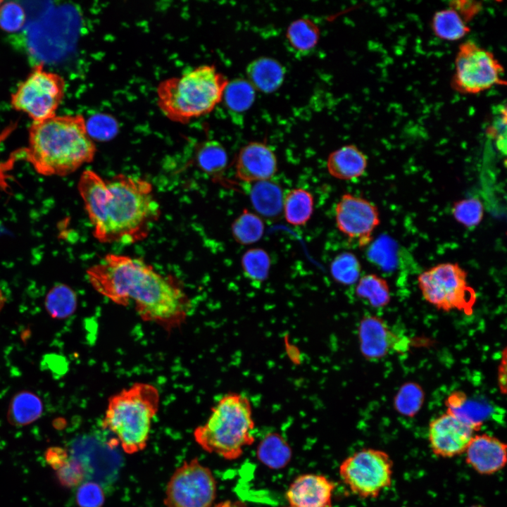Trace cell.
Wrapping results in <instances>:
<instances>
[{
    "label": "cell",
    "instance_id": "obj_7",
    "mask_svg": "<svg viewBox=\"0 0 507 507\" xmlns=\"http://www.w3.org/2000/svg\"><path fill=\"white\" fill-rule=\"evenodd\" d=\"M418 286L423 299L439 311L472 313L477 295L468 273L457 263H442L423 271Z\"/></svg>",
    "mask_w": 507,
    "mask_h": 507
},
{
    "label": "cell",
    "instance_id": "obj_43",
    "mask_svg": "<svg viewBox=\"0 0 507 507\" xmlns=\"http://www.w3.org/2000/svg\"><path fill=\"white\" fill-rule=\"evenodd\" d=\"M470 507H485V506H481V505H473V506H470Z\"/></svg>",
    "mask_w": 507,
    "mask_h": 507
},
{
    "label": "cell",
    "instance_id": "obj_22",
    "mask_svg": "<svg viewBox=\"0 0 507 507\" xmlns=\"http://www.w3.org/2000/svg\"><path fill=\"white\" fill-rule=\"evenodd\" d=\"M43 403L36 394L27 390L16 393L11 400L7 418L15 426H24L36 421L42 414Z\"/></svg>",
    "mask_w": 507,
    "mask_h": 507
},
{
    "label": "cell",
    "instance_id": "obj_30",
    "mask_svg": "<svg viewBox=\"0 0 507 507\" xmlns=\"http://www.w3.org/2000/svg\"><path fill=\"white\" fill-rule=\"evenodd\" d=\"M45 308L48 313L56 319H65L76 311L77 298L75 291L65 284L54 286L45 297Z\"/></svg>",
    "mask_w": 507,
    "mask_h": 507
},
{
    "label": "cell",
    "instance_id": "obj_24",
    "mask_svg": "<svg viewBox=\"0 0 507 507\" xmlns=\"http://www.w3.org/2000/svg\"><path fill=\"white\" fill-rule=\"evenodd\" d=\"M320 29L310 18H302L293 21L286 32L288 45L299 55L309 54L317 45Z\"/></svg>",
    "mask_w": 507,
    "mask_h": 507
},
{
    "label": "cell",
    "instance_id": "obj_41",
    "mask_svg": "<svg viewBox=\"0 0 507 507\" xmlns=\"http://www.w3.org/2000/svg\"><path fill=\"white\" fill-rule=\"evenodd\" d=\"M449 7L456 11L468 23L480 12L482 5L481 2L476 1L458 0L451 1Z\"/></svg>",
    "mask_w": 507,
    "mask_h": 507
},
{
    "label": "cell",
    "instance_id": "obj_23",
    "mask_svg": "<svg viewBox=\"0 0 507 507\" xmlns=\"http://www.w3.org/2000/svg\"><path fill=\"white\" fill-rule=\"evenodd\" d=\"M313 208V196L305 189H292L284 196L282 212L286 221L292 225H304L311 218Z\"/></svg>",
    "mask_w": 507,
    "mask_h": 507
},
{
    "label": "cell",
    "instance_id": "obj_5",
    "mask_svg": "<svg viewBox=\"0 0 507 507\" xmlns=\"http://www.w3.org/2000/svg\"><path fill=\"white\" fill-rule=\"evenodd\" d=\"M252 406L244 395L230 392L222 396L207 420L194 431V438L204 451L226 460H236L255 440Z\"/></svg>",
    "mask_w": 507,
    "mask_h": 507
},
{
    "label": "cell",
    "instance_id": "obj_40",
    "mask_svg": "<svg viewBox=\"0 0 507 507\" xmlns=\"http://www.w3.org/2000/svg\"><path fill=\"white\" fill-rule=\"evenodd\" d=\"M76 501L79 507H101L104 501L100 486L92 482L82 484L77 489Z\"/></svg>",
    "mask_w": 507,
    "mask_h": 507
},
{
    "label": "cell",
    "instance_id": "obj_34",
    "mask_svg": "<svg viewBox=\"0 0 507 507\" xmlns=\"http://www.w3.org/2000/svg\"><path fill=\"white\" fill-rule=\"evenodd\" d=\"M332 278L344 285H351L358 282L361 273V265L356 255L351 252H342L333 259L330 264Z\"/></svg>",
    "mask_w": 507,
    "mask_h": 507
},
{
    "label": "cell",
    "instance_id": "obj_11",
    "mask_svg": "<svg viewBox=\"0 0 507 507\" xmlns=\"http://www.w3.org/2000/svg\"><path fill=\"white\" fill-rule=\"evenodd\" d=\"M216 491L212 472L194 458L184 461L171 475L163 503L166 507H211Z\"/></svg>",
    "mask_w": 507,
    "mask_h": 507
},
{
    "label": "cell",
    "instance_id": "obj_1",
    "mask_svg": "<svg viewBox=\"0 0 507 507\" xmlns=\"http://www.w3.org/2000/svg\"><path fill=\"white\" fill-rule=\"evenodd\" d=\"M92 287L123 306H132L142 320L167 331L180 327L191 308L180 282L141 258L108 254L87 270Z\"/></svg>",
    "mask_w": 507,
    "mask_h": 507
},
{
    "label": "cell",
    "instance_id": "obj_38",
    "mask_svg": "<svg viewBox=\"0 0 507 507\" xmlns=\"http://www.w3.org/2000/svg\"><path fill=\"white\" fill-rule=\"evenodd\" d=\"M25 20L23 7L15 2L3 3L0 6V28L8 32L18 31Z\"/></svg>",
    "mask_w": 507,
    "mask_h": 507
},
{
    "label": "cell",
    "instance_id": "obj_42",
    "mask_svg": "<svg viewBox=\"0 0 507 507\" xmlns=\"http://www.w3.org/2000/svg\"><path fill=\"white\" fill-rule=\"evenodd\" d=\"M69 458L68 451L59 446L50 447L45 452L46 463L56 471L63 467Z\"/></svg>",
    "mask_w": 507,
    "mask_h": 507
},
{
    "label": "cell",
    "instance_id": "obj_12",
    "mask_svg": "<svg viewBox=\"0 0 507 507\" xmlns=\"http://www.w3.org/2000/svg\"><path fill=\"white\" fill-rule=\"evenodd\" d=\"M334 213L338 230L360 247L372 242L373 233L380 224L377 207L368 199L350 193L341 196Z\"/></svg>",
    "mask_w": 507,
    "mask_h": 507
},
{
    "label": "cell",
    "instance_id": "obj_17",
    "mask_svg": "<svg viewBox=\"0 0 507 507\" xmlns=\"http://www.w3.org/2000/svg\"><path fill=\"white\" fill-rule=\"evenodd\" d=\"M465 462L480 475H490L504 468L507 461L506 444L487 434H474L465 452Z\"/></svg>",
    "mask_w": 507,
    "mask_h": 507
},
{
    "label": "cell",
    "instance_id": "obj_19",
    "mask_svg": "<svg viewBox=\"0 0 507 507\" xmlns=\"http://www.w3.org/2000/svg\"><path fill=\"white\" fill-rule=\"evenodd\" d=\"M246 73L247 80L255 89L264 93H271L282 84L285 70L275 59L260 57L249 63Z\"/></svg>",
    "mask_w": 507,
    "mask_h": 507
},
{
    "label": "cell",
    "instance_id": "obj_4",
    "mask_svg": "<svg viewBox=\"0 0 507 507\" xmlns=\"http://www.w3.org/2000/svg\"><path fill=\"white\" fill-rule=\"evenodd\" d=\"M228 82L213 65H201L162 80L156 89L157 104L169 120L186 124L211 112L222 101Z\"/></svg>",
    "mask_w": 507,
    "mask_h": 507
},
{
    "label": "cell",
    "instance_id": "obj_31",
    "mask_svg": "<svg viewBox=\"0 0 507 507\" xmlns=\"http://www.w3.org/2000/svg\"><path fill=\"white\" fill-rule=\"evenodd\" d=\"M264 230L265 225L261 216L247 209H244L231 225L233 238L242 245L251 244L260 240Z\"/></svg>",
    "mask_w": 507,
    "mask_h": 507
},
{
    "label": "cell",
    "instance_id": "obj_44",
    "mask_svg": "<svg viewBox=\"0 0 507 507\" xmlns=\"http://www.w3.org/2000/svg\"><path fill=\"white\" fill-rule=\"evenodd\" d=\"M4 3L3 1H0V6Z\"/></svg>",
    "mask_w": 507,
    "mask_h": 507
},
{
    "label": "cell",
    "instance_id": "obj_27",
    "mask_svg": "<svg viewBox=\"0 0 507 507\" xmlns=\"http://www.w3.org/2000/svg\"><path fill=\"white\" fill-rule=\"evenodd\" d=\"M198 168L213 177L222 175L227 165L228 157L224 146L216 140H208L198 147L195 157Z\"/></svg>",
    "mask_w": 507,
    "mask_h": 507
},
{
    "label": "cell",
    "instance_id": "obj_3",
    "mask_svg": "<svg viewBox=\"0 0 507 507\" xmlns=\"http://www.w3.org/2000/svg\"><path fill=\"white\" fill-rule=\"evenodd\" d=\"M26 159L44 176H65L92 162L96 148L81 114L54 115L32 122Z\"/></svg>",
    "mask_w": 507,
    "mask_h": 507
},
{
    "label": "cell",
    "instance_id": "obj_10",
    "mask_svg": "<svg viewBox=\"0 0 507 507\" xmlns=\"http://www.w3.org/2000/svg\"><path fill=\"white\" fill-rule=\"evenodd\" d=\"M65 89V80L60 75L39 64L11 94V104L15 111L27 114L32 122L42 121L56 115Z\"/></svg>",
    "mask_w": 507,
    "mask_h": 507
},
{
    "label": "cell",
    "instance_id": "obj_13",
    "mask_svg": "<svg viewBox=\"0 0 507 507\" xmlns=\"http://www.w3.org/2000/svg\"><path fill=\"white\" fill-rule=\"evenodd\" d=\"M360 351L367 360H380L392 352L406 351L408 338L393 331L381 318L371 314L365 315L358 328Z\"/></svg>",
    "mask_w": 507,
    "mask_h": 507
},
{
    "label": "cell",
    "instance_id": "obj_26",
    "mask_svg": "<svg viewBox=\"0 0 507 507\" xmlns=\"http://www.w3.org/2000/svg\"><path fill=\"white\" fill-rule=\"evenodd\" d=\"M257 457L268 468L281 469L289 463L292 450L280 434L269 433L258 444Z\"/></svg>",
    "mask_w": 507,
    "mask_h": 507
},
{
    "label": "cell",
    "instance_id": "obj_6",
    "mask_svg": "<svg viewBox=\"0 0 507 507\" xmlns=\"http://www.w3.org/2000/svg\"><path fill=\"white\" fill-rule=\"evenodd\" d=\"M159 403V391L154 385L134 383L108 399L102 427L113 435L124 452L138 453L146 446Z\"/></svg>",
    "mask_w": 507,
    "mask_h": 507
},
{
    "label": "cell",
    "instance_id": "obj_29",
    "mask_svg": "<svg viewBox=\"0 0 507 507\" xmlns=\"http://www.w3.org/2000/svg\"><path fill=\"white\" fill-rule=\"evenodd\" d=\"M355 292L357 296L365 300L374 308L384 307L391 300L390 289L387 280L374 273L361 277L357 282Z\"/></svg>",
    "mask_w": 507,
    "mask_h": 507
},
{
    "label": "cell",
    "instance_id": "obj_15",
    "mask_svg": "<svg viewBox=\"0 0 507 507\" xmlns=\"http://www.w3.org/2000/svg\"><path fill=\"white\" fill-rule=\"evenodd\" d=\"M234 166L236 177L251 184L271 180L277 171V160L268 144L251 142L239 151Z\"/></svg>",
    "mask_w": 507,
    "mask_h": 507
},
{
    "label": "cell",
    "instance_id": "obj_16",
    "mask_svg": "<svg viewBox=\"0 0 507 507\" xmlns=\"http://www.w3.org/2000/svg\"><path fill=\"white\" fill-rule=\"evenodd\" d=\"M334 484L323 475L307 473L296 477L286 492L293 507H333Z\"/></svg>",
    "mask_w": 507,
    "mask_h": 507
},
{
    "label": "cell",
    "instance_id": "obj_20",
    "mask_svg": "<svg viewBox=\"0 0 507 507\" xmlns=\"http://www.w3.org/2000/svg\"><path fill=\"white\" fill-rule=\"evenodd\" d=\"M446 412L453 415L478 431L491 413L490 407L480 401L469 399L465 393L456 391L445 401Z\"/></svg>",
    "mask_w": 507,
    "mask_h": 507
},
{
    "label": "cell",
    "instance_id": "obj_28",
    "mask_svg": "<svg viewBox=\"0 0 507 507\" xmlns=\"http://www.w3.org/2000/svg\"><path fill=\"white\" fill-rule=\"evenodd\" d=\"M255 96L256 89L247 80L236 78L228 82L222 101L232 115H239L252 106Z\"/></svg>",
    "mask_w": 507,
    "mask_h": 507
},
{
    "label": "cell",
    "instance_id": "obj_36",
    "mask_svg": "<svg viewBox=\"0 0 507 507\" xmlns=\"http://www.w3.org/2000/svg\"><path fill=\"white\" fill-rule=\"evenodd\" d=\"M369 260L384 269L395 265V244L389 237H382L373 242L368 251Z\"/></svg>",
    "mask_w": 507,
    "mask_h": 507
},
{
    "label": "cell",
    "instance_id": "obj_33",
    "mask_svg": "<svg viewBox=\"0 0 507 507\" xmlns=\"http://www.w3.org/2000/svg\"><path fill=\"white\" fill-rule=\"evenodd\" d=\"M425 392L416 382H408L401 386L394 398V408L403 416L413 418L421 409Z\"/></svg>",
    "mask_w": 507,
    "mask_h": 507
},
{
    "label": "cell",
    "instance_id": "obj_8",
    "mask_svg": "<svg viewBox=\"0 0 507 507\" xmlns=\"http://www.w3.org/2000/svg\"><path fill=\"white\" fill-rule=\"evenodd\" d=\"M451 84L458 93L476 94L506 85L503 67L492 52L472 41L462 43L455 58Z\"/></svg>",
    "mask_w": 507,
    "mask_h": 507
},
{
    "label": "cell",
    "instance_id": "obj_32",
    "mask_svg": "<svg viewBox=\"0 0 507 507\" xmlns=\"http://www.w3.org/2000/svg\"><path fill=\"white\" fill-rule=\"evenodd\" d=\"M270 258L261 248L247 250L242 256L241 265L244 276L254 284L261 285L269 275Z\"/></svg>",
    "mask_w": 507,
    "mask_h": 507
},
{
    "label": "cell",
    "instance_id": "obj_45",
    "mask_svg": "<svg viewBox=\"0 0 507 507\" xmlns=\"http://www.w3.org/2000/svg\"><path fill=\"white\" fill-rule=\"evenodd\" d=\"M287 507H293V506H287Z\"/></svg>",
    "mask_w": 507,
    "mask_h": 507
},
{
    "label": "cell",
    "instance_id": "obj_39",
    "mask_svg": "<svg viewBox=\"0 0 507 507\" xmlns=\"http://www.w3.org/2000/svg\"><path fill=\"white\" fill-rule=\"evenodd\" d=\"M56 473L60 484L70 488L82 482L84 477V469L79 461L70 458L63 467L56 471Z\"/></svg>",
    "mask_w": 507,
    "mask_h": 507
},
{
    "label": "cell",
    "instance_id": "obj_14",
    "mask_svg": "<svg viewBox=\"0 0 507 507\" xmlns=\"http://www.w3.org/2000/svg\"><path fill=\"white\" fill-rule=\"evenodd\" d=\"M475 432L470 425L446 412L429 424L430 448L437 457L453 458L464 453Z\"/></svg>",
    "mask_w": 507,
    "mask_h": 507
},
{
    "label": "cell",
    "instance_id": "obj_21",
    "mask_svg": "<svg viewBox=\"0 0 507 507\" xmlns=\"http://www.w3.org/2000/svg\"><path fill=\"white\" fill-rule=\"evenodd\" d=\"M251 184L249 196L256 211L265 218L278 216L282 211L284 199L281 187L271 180Z\"/></svg>",
    "mask_w": 507,
    "mask_h": 507
},
{
    "label": "cell",
    "instance_id": "obj_25",
    "mask_svg": "<svg viewBox=\"0 0 507 507\" xmlns=\"http://www.w3.org/2000/svg\"><path fill=\"white\" fill-rule=\"evenodd\" d=\"M431 27L438 38L451 42L464 38L470 31L467 23L451 7L434 13Z\"/></svg>",
    "mask_w": 507,
    "mask_h": 507
},
{
    "label": "cell",
    "instance_id": "obj_9",
    "mask_svg": "<svg viewBox=\"0 0 507 507\" xmlns=\"http://www.w3.org/2000/svg\"><path fill=\"white\" fill-rule=\"evenodd\" d=\"M339 474L353 494L361 499H375L392 484L393 461L382 450L365 448L346 458Z\"/></svg>",
    "mask_w": 507,
    "mask_h": 507
},
{
    "label": "cell",
    "instance_id": "obj_37",
    "mask_svg": "<svg viewBox=\"0 0 507 507\" xmlns=\"http://www.w3.org/2000/svg\"><path fill=\"white\" fill-rule=\"evenodd\" d=\"M87 130L94 140H109L117 133L118 124L114 118L106 114H96L86 120Z\"/></svg>",
    "mask_w": 507,
    "mask_h": 507
},
{
    "label": "cell",
    "instance_id": "obj_2",
    "mask_svg": "<svg viewBox=\"0 0 507 507\" xmlns=\"http://www.w3.org/2000/svg\"><path fill=\"white\" fill-rule=\"evenodd\" d=\"M77 188L93 235L102 243L142 241L161 214L151 184L140 177L118 174L104 180L86 170L80 175Z\"/></svg>",
    "mask_w": 507,
    "mask_h": 507
},
{
    "label": "cell",
    "instance_id": "obj_35",
    "mask_svg": "<svg viewBox=\"0 0 507 507\" xmlns=\"http://www.w3.org/2000/svg\"><path fill=\"white\" fill-rule=\"evenodd\" d=\"M451 213L460 224L468 228H472L482 220L484 206L477 197L463 199L453 204Z\"/></svg>",
    "mask_w": 507,
    "mask_h": 507
},
{
    "label": "cell",
    "instance_id": "obj_18",
    "mask_svg": "<svg viewBox=\"0 0 507 507\" xmlns=\"http://www.w3.org/2000/svg\"><path fill=\"white\" fill-rule=\"evenodd\" d=\"M368 167V158L356 145L348 144L330 154L327 169L331 176L342 180L361 177Z\"/></svg>",
    "mask_w": 507,
    "mask_h": 507
}]
</instances>
